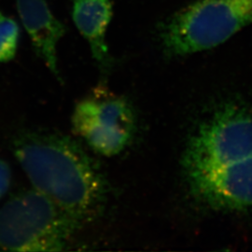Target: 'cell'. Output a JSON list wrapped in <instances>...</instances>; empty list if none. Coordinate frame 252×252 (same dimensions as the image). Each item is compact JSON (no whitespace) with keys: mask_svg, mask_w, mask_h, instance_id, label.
Instances as JSON below:
<instances>
[{"mask_svg":"<svg viewBox=\"0 0 252 252\" xmlns=\"http://www.w3.org/2000/svg\"><path fill=\"white\" fill-rule=\"evenodd\" d=\"M183 178L191 197L209 209H252V106L227 103L189 136L182 154Z\"/></svg>","mask_w":252,"mask_h":252,"instance_id":"6da1fadb","label":"cell"},{"mask_svg":"<svg viewBox=\"0 0 252 252\" xmlns=\"http://www.w3.org/2000/svg\"><path fill=\"white\" fill-rule=\"evenodd\" d=\"M12 151L33 188L81 225L103 213L108 181L97 162L75 138L60 132L26 130L13 139Z\"/></svg>","mask_w":252,"mask_h":252,"instance_id":"7a4b0ae2","label":"cell"},{"mask_svg":"<svg viewBox=\"0 0 252 252\" xmlns=\"http://www.w3.org/2000/svg\"><path fill=\"white\" fill-rule=\"evenodd\" d=\"M82 227L45 194L27 189L0 207V251H64Z\"/></svg>","mask_w":252,"mask_h":252,"instance_id":"3957f363","label":"cell"},{"mask_svg":"<svg viewBox=\"0 0 252 252\" xmlns=\"http://www.w3.org/2000/svg\"><path fill=\"white\" fill-rule=\"evenodd\" d=\"M250 26L252 0H197L162 23L159 39L167 56H186L220 45Z\"/></svg>","mask_w":252,"mask_h":252,"instance_id":"277c9868","label":"cell"},{"mask_svg":"<svg viewBox=\"0 0 252 252\" xmlns=\"http://www.w3.org/2000/svg\"><path fill=\"white\" fill-rule=\"evenodd\" d=\"M71 126L74 135L94 153L112 157L123 153L133 141L136 117L125 96L100 83L75 105Z\"/></svg>","mask_w":252,"mask_h":252,"instance_id":"5b68a950","label":"cell"},{"mask_svg":"<svg viewBox=\"0 0 252 252\" xmlns=\"http://www.w3.org/2000/svg\"><path fill=\"white\" fill-rule=\"evenodd\" d=\"M19 16L36 54L59 81L57 45L65 34V27L51 11L45 0H16Z\"/></svg>","mask_w":252,"mask_h":252,"instance_id":"8992f818","label":"cell"},{"mask_svg":"<svg viewBox=\"0 0 252 252\" xmlns=\"http://www.w3.org/2000/svg\"><path fill=\"white\" fill-rule=\"evenodd\" d=\"M112 16L111 0L73 1V22L90 46L92 55L104 77L109 73L112 65V58L106 41Z\"/></svg>","mask_w":252,"mask_h":252,"instance_id":"52a82bcc","label":"cell"},{"mask_svg":"<svg viewBox=\"0 0 252 252\" xmlns=\"http://www.w3.org/2000/svg\"><path fill=\"white\" fill-rule=\"evenodd\" d=\"M19 40L17 22L0 11V63H8L15 57Z\"/></svg>","mask_w":252,"mask_h":252,"instance_id":"ba28073f","label":"cell"},{"mask_svg":"<svg viewBox=\"0 0 252 252\" xmlns=\"http://www.w3.org/2000/svg\"><path fill=\"white\" fill-rule=\"evenodd\" d=\"M11 182V169L9 163L0 159V200L7 193Z\"/></svg>","mask_w":252,"mask_h":252,"instance_id":"9c48e42d","label":"cell"}]
</instances>
